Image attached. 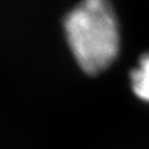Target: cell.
<instances>
[{"instance_id":"obj_1","label":"cell","mask_w":149,"mask_h":149,"mask_svg":"<svg viewBox=\"0 0 149 149\" xmlns=\"http://www.w3.org/2000/svg\"><path fill=\"white\" fill-rule=\"evenodd\" d=\"M70 50L87 74H97L117 58L119 26L109 0H82L63 20Z\"/></svg>"},{"instance_id":"obj_2","label":"cell","mask_w":149,"mask_h":149,"mask_svg":"<svg viewBox=\"0 0 149 149\" xmlns=\"http://www.w3.org/2000/svg\"><path fill=\"white\" fill-rule=\"evenodd\" d=\"M130 85L138 98L149 103V54L139 58L138 66L130 73Z\"/></svg>"}]
</instances>
